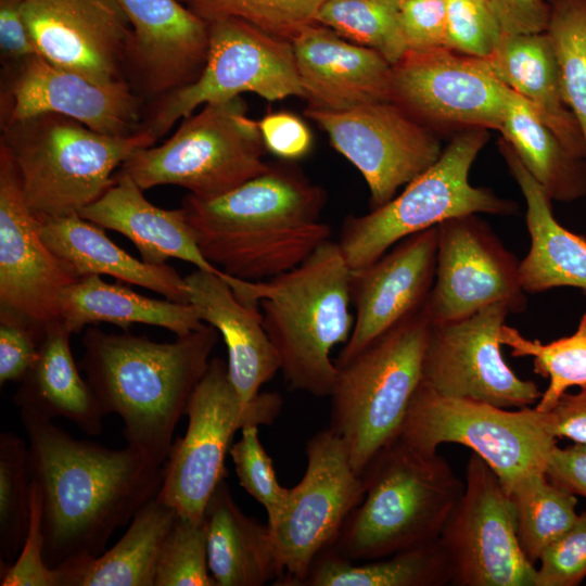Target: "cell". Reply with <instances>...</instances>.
<instances>
[{
  "label": "cell",
  "mask_w": 586,
  "mask_h": 586,
  "mask_svg": "<svg viewBox=\"0 0 586 586\" xmlns=\"http://www.w3.org/2000/svg\"><path fill=\"white\" fill-rule=\"evenodd\" d=\"M20 416L30 480L42 498L46 563L100 556L114 532L157 496L165 463L132 445L106 448L72 437L52 420Z\"/></svg>",
  "instance_id": "obj_1"
},
{
  "label": "cell",
  "mask_w": 586,
  "mask_h": 586,
  "mask_svg": "<svg viewBox=\"0 0 586 586\" xmlns=\"http://www.w3.org/2000/svg\"><path fill=\"white\" fill-rule=\"evenodd\" d=\"M323 188L291 165L270 168L214 199L188 194L187 220L205 258L226 275L262 281L300 266L330 240Z\"/></svg>",
  "instance_id": "obj_2"
},
{
  "label": "cell",
  "mask_w": 586,
  "mask_h": 586,
  "mask_svg": "<svg viewBox=\"0 0 586 586\" xmlns=\"http://www.w3.org/2000/svg\"><path fill=\"white\" fill-rule=\"evenodd\" d=\"M218 335L207 323L167 343L89 328L79 366L105 416L120 417L127 444L165 463L176 425L208 368Z\"/></svg>",
  "instance_id": "obj_3"
},
{
  "label": "cell",
  "mask_w": 586,
  "mask_h": 586,
  "mask_svg": "<svg viewBox=\"0 0 586 586\" xmlns=\"http://www.w3.org/2000/svg\"><path fill=\"white\" fill-rule=\"evenodd\" d=\"M351 277L337 242L329 240L294 269L240 280L233 290L242 302L258 305L290 388L331 395L336 367L330 354L348 341L354 326Z\"/></svg>",
  "instance_id": "obj_4"
},
{
  "label": "cell",
  "mask_w": 586,
  "mask_h": 586,
  "mask_svg": "<svg viewBox=\"0 0 586 586\" xmlns=\"http://www.w3.org/2000/svg\"><path fill=\"white\" fill-rule=\"evenodd\" d=\"M365 496L331 548L367 561L438 539L464 484L448 461L399 436L384 446L361 475Z\"/></svg>",
  "instance_id": "obj_5"
},
{
  "label": "cell",
  "mask_w": 586,
  "mask_h": 586,
  "mask_svg": "<svg viewBox=\"0 0 586 586\" xmlns=\"http://www.w3.org/2000/svg\"><path fill=\"white\" fill-rule=\"evenodd\" d=\"M156 139L146 130L116 137L53 113L2 125L0 145L12 157L30 208L40 218L79 214L115 182L114 171Z\"/></svg>",
  "instance_id": "obj_6"
},
{
  "label": "cell",
  "mask_w": 586,
  "mask_h": 586,
  "mask_svg": "<svg viewBox=\"0 0 586 586\" xmlns=\"http://www.w3.org/2000/svg\"><path fill=\"white\" fill-rule=\"evenodd\" d=\"M430 329L422 307L335 365L329 429L344 443L359 476L400 431L422 380Z\"/></svg>",
  "instance_id": "obj_7"
},
{
  "label": "cell",
  "mask_w": 586,
  "mask_h": 586,
  "mask_svg": "<svg viewBox=\"0 0 586 586\" xmlns=\"http://www.w3.org/2000/svg\"><path fill=\"white\" fill-rule=\"evenodd\" d=\"M488 139L484 128L457 132L440 158L398 195L365 215L347 216L337 244L349 268H364L400 240L454 217L514 215V201L469 181L471 166Z\"/></svg>",
  "instance_id": "obj_8"
},
{
  "label": "cell",
  "mask_w": 586,
  "mask_h": 586,
  "mask_svg": "<svg viewBox=\"0 0 586 586\" xmlns=\"http://www.w3.org/2000/svg\"><path fill=\"white\" fill-rule=\"evenodd\" d=\"M258 122L242 98L207 103L183 118L161 145L135 151L119 167L143 191L174 184L199 199H214L266 173Z\"/></svg>",
  "instance_id": "obj_9"
},
{
  "label": "cell",
  "mask_w": 586,
  "mask_h": 586,
  "mask_svg": "<svg viewBox=\"0 0 586 586\" xmlns=\"http://www.w3.org/2000/svg\"><path fill=\"white\" fill-rule=\"evenodd\" d=\"M397 436L425 453H436L445 443L471 448L495 471L505 491L531 473L545 471L558 440L546 411L446 397L422 383Z\"/></svg>",
  "instance_id": "obj_10"
},
{
  "label": "cell",
  "mask_w": 586,
  "mask_h": 586,
  "mask_svg": "<svg viewBox=\"0 0 586 586\" xmlns=\"http://www.w3.org/2000/svg\"><path fill=\"white\" fill-rule=\"evenodd\" d=\"M277 393L240 400L221 358H212L187 406L188 428L173 443L157 494L178 514L202 521L209 498L225 480V458L234 433L246 425L271 424L280 412Z\"/></svg>",
  "instance_id": "obj_11"
},
{
  "label": "cell",
  "mask_w": 586,
  "mask_h": 586,
  "mask_svg": "<svg viewBox=\"0 0 586 586\" xmlns=\"http://www.w3.org/2000/svg\"><path fill=\"white\" fill-rule=\"evenodd\" d=\"M267 101L304 99L292 41L237 18L209 24L205 67L192 84L156 99L143 115L141 130L156 140L200 105L227 101L241 93Z\"/></svg>",
  "instance_id": "obj_12"
},
{
  "label": "cell",
  "mask_w": 586,
  "mask_h": 586,
  "mask_svg": "<svg viewBox=\"0 0 586 586\" xmlns=\"http://www.w3.org/2000/svg\"><path fill=\"white\" fill-rule=\"evenodd\" d=\"M307 464L286 502L268 523L283 575L275 585L302 586L316 558L335 542L344 522L365 496L361 476L346 447L330 429L306 445Z\"/></svg>",
  "instance_id": "obj_13"
},
{
  "label": "cell",
  "mask_w": 586,
  "mask_h": 586,
  "mask_svg": "<svg viewBox=\"0 0 586 586\" xmlns=\"http://www.w3.org/2000/svg\"><path fill=\"white\" fill-rule=\"evenodd\" d=\"M455 586H535L536 565L522 551L513 511L495 471L476 454L463 492L438 537Z\"/></svg>",
  "instance_id": "obj_14"
},
{
  "label": "cell",
  "mask_w": 586,
  "mask_h": 586,
  "mask_svg": "<svg viewBox=\"0 0 586 586\" xmlns=\"http://www.w3.org/2000/svg\"><path fill=\"white\" fill-rule=\"evenodd\" d=\"M305 115L361 174L369 189L370 211L391 201L444 150L436 131L392 101L340 112L307 107Z\"/></svg>",
  "instance_id": "obj_15"
},
{
  "label": "cell",
  "mask_w": 586,
  "mask_h": 586,
  "mask_svg": "<svg viewBox=\"0 0 586 586\" xmlns=\"http://www.w3.org/2000/svg\"><path fill=\"white\" fill-rule=\"evenodd\" d=\"M505 95L486 59L447 48L408 50L392 65L391 101L436 132L499 130Z\"/></svg>",
  "instance_id": "obj_16"
},
{
  "label": "cell",
  "mask_w": 586,
  "mask_h": 586,
  "mask_svg": "<svg viewBox=\"0 0 586 586\" xmlns=\"http://www.w3.org/2000/svg\"><path fill=\"white\" fill-rule=\"evenodd\" d=\"M476 215L437 225L435 281L423 306L431 324L461 320L497 303L512 314L527 306L520 260Z\"/></svg>",
  "instance_id": "obj_17"
},
{
  "label": "cell",
  "mask_w": 586,
  "mask_h": 586,
  "mask_svg": "<svg viewBox=\"0 0 586 586\" xmlns=\"http://www.w3.org/2000/svg\"><path fill=\"white\" fill-rule=\"evenodd\" d=\"M510 310L497 303L461 320L431 324L421 383L454 398L484 402L500 408L536 404L543 392L519 378L500 351V331Z\"/></svg>",
  "instance_id": "obj_18"
},
{
  "label": "cell",
  "mask_w": 586,
  "mask_h": 586,
  "mask_svg": "<svg viewBox=\"0 0 586 586\" xmlns=\"http://www.w3.org/2000/svg\"><path fill=\"white\" fill-rule=\"evenodd\" d=\"M40 235V219L30 208L15 164L0 145V308L37 327L61 319L60 295L79 279Z\"/></svg>",
  "instance_id": "obj_19"
},
{
  "label": "cell",
  "mask_w": 586,
  "mask_h": 586,
  "mask_svg": "<svg viewBox=\"0 0 586 586\" xmlns=\"http://www.w3.org/2000/svg\"><path fill=\"white\" fill-rule=\"evenodd\" d=\"M9 71L1 97L2 125L53 113L109 136L125 137L141 130L144 99L127 80L99 84L39 54L10 65Z\"/></svg>",
  "instance_id": "obj_20"
},
{
  "label": "cell",
  "mask_w": 586,
  "mask_h": 586,
  "mask_svg": "<svg viewBox=\"0 0 586 586\" xmlns=\"http://www.w3.org/2000/svg\"><path fill=\"white\" fill-rule=\"evenodd\" d=\"M39 55L99 84L125 78L130 23L116 0H25Z\"/></svg>",
  "instance_id": "obj_21"
},
{
  "label": "cell",
  "mask_w": 586,
  "mask_h": 586,
  "mask_svg": "<svg viewBox=\"0 0 586 586\" xmlns=\"http://www.w3.org/2000/svg\"><path fill=\"white\" fill-rule=\"evenodd\" d=\"M131 26L125 78L144 100L195 81L208 54L209 24L178 0H116Z\"/></svg>",
  "instance_id": "obj_22"
},
{
  "label": "cell",
  "mask_w": 586,
  "mask_h": 586,
  "mask_svg": "<svg viewBox=\"0 0 586 586\" xmlns=\"http://www.w3.org/2000/svg\"><path fill=\"white\" fill-rule=\"evenodd\" d=\"M436 260L437 226L400 240L373 263L352 270L356 316L335 365L424 306L435 281Z\"/></svg>",
  "instance_id": "obj_23"
},
{
  "label": "cell",
  "mask_w": 586,
  "mask_h": 586,
  "mask_svg": "<svg viewBox=\"0 0 586 586\" xmlns=\"http://www.w3.org/2000/svg\"><path fill=\"white\" fill-rule=\"evenodd\" d=\"M292 46L308 107L340 112L391 101L392 64L378 51L317 22Z\"/></svg>",
  "instance_id": "obj_24"
},
{
  "label": "cell",
  "mask_w": 586,
  "mask_h": 586,
  "mask_svg": "<svg viewBox=\"0 0 586 586\" xmlns=\"http://www.w3.org/2000/svg\"><path fill=\"white\" fill-rule=\"evenodd\" d=\"M189 303L202 321L222 336L228 352V374L243 405L280 370V360L263 324L258 305L242 302L226 278L195 269L184 277Z\"/></svg>",
  "instance_id": "obj_25"
},
{
  "label": "cell",
  "mask_w": 586,
  "mask_h": 586,
  "mask_svg": "<svg viewBox=\"0 0 586 586\" xmlns=\"http://www.w3.org/2000/svg\"><path fill=\"white\" fill-rule=\"evenodd\" d=\"M114 179L102 196L79 212L80 217L128 238L145 263L162 265L168 258L181 259L233 285L237 278L222 272L202 254L182 207H157L129 176L117 173Z\"/></svg>",
  "instance_id": "obj_26"
},
{
  "label": "cell",
  "mask_w": 586,
  "mask_h": 586,
  "mask_svg": "<svg viewBox=\"0 0 586 586\" xmlns=\"http://www.w3.org/2000/svg\"><path fill=\"white\" fill-rule=\"evenodd\" d=\"M497 145L526 204L525 224L531 245L520 260L523 290L536 294L571 286L586 293V239L568 230L556 219L551 200L510 144L500 138Z\"/></svg>",
  "instance_id": "obj_27"
},
{
  "label": "cell",
  "mask_w": 586,
  "mask_h": 586,
  "mask_svg": "<svg viewBox=\"0 0 586 586\" xmlns=\"http://www.w3.org/2000/svg\"><path fill=\"white\" fill-rule=\"evenodd\" d=\"M486 61L498 80L526 100L573 155L586 160L584 136L564 100L555 50L546 31L504 33Z\"/></svg>",
  "instance_id": "obj_28"
},
{
  "label": "cell",
  "mask_w": 586,
  "mask_h": 586,
  "mask_svg": "<svg viewBox=\"0 0 586 586\" xmlns=\"http://www.w3.org/2000/svg\"><path fill=\"white\" fill-rule=\"evenodd\" d=\"M71 334L61 319L46 326L38 356L12 400L20 410L48 420L68 419L85 433L97 436L102 433L105 413L74 361Z\"/></svg>",
  "instance_id": "obj_29"
},
{
  "label": "cell",
  "mask_w": 586,
  "mask_h": 586,
  "mask_svg": "<svg viewBox=\"0 0 586 586\" xmlns=\"http://www.w3.org/2000/svg\"><path fill=\"white\" fill-rule=\"evenodd\" d=\"M39 219L44 243L79 277L106 275L156 292L169 301L190 304L184 277L167 264H149L129 255L105 234L104 228L78 214Z\"/></svg>",
  "instance_id": "obj_30"
},
{
  "label": "cell",
  "mask_w": 586,
  "mask_h": 586,
  "mask_svg": "<svg viewBox=\"0 0 586 586\" xmlns=\"http://www.w3.org/2000/svg\"><path fill=\"white\" fill-rule=\"evenodd\" d=\"M208 566L217 586L275 585L283 575L268 523L243 513L222 480L204 511Z\"/></svg>",
  "instance_id": "obj_31"
},
{
  "label": "cell",
  "mask_w": 586,
  "mask_h": 586,
  "mask_svg": "<svg viewBox=\"0 0 586 586\" xmlns=\"http://www.w3.org/2000/svg\"><path fill=\"white\" fill-rule=\"evenodd\" d=\"M176 515L155 496L138 510L111 549L53 568L58 586H154L160 552Z\"/></svg>",
  "instance_id": "obj_32"
},
{
  "label": "cell",
  "mask_w": 586,
  "mask_h": 586,
  "mask_svg": "<svg viewBox=\"0 0 586 586\" xmlns=\"http://www.w3.org/2000/svg\"><path fill=\"white\" fill-rule=\"evenodd\" d=\"M59 303L61 320L72 333L87 324L109 322L125 331L132 323L156 326L180 336L205 324L191 304L151 298L97 275L80 277L65 288Z\"/></svg>",
  "instance_id": "obj_33"
},
{
  "label": "cell",
  "mask_w": 586,
  "mask_h": 586,
  "mask_svg": "<svg viewBox=\"0 0 586 586\" xmlns=\"http://www.w3.org/2000/svg\"><path fill=\"white\" fill-rule=\"evenodd\" d=\"M498 131L551 201L586 195V160L573 155L533 106L507 87Z\"/></svg>",
  "instance_id": "obj_34"
},
{
  "label": "cell",
  "mask_w": 586,
  "mask_h": 586,
  "mask_svg": "<svg viewBox=\"0 0 586 586\" xmlns=\"http://www.w3.org/2000/svg\"><path fill=\"white\" fill-rule=\"evenodd\" d=\"M450 583L448 559L436 539L361 563L329 547L316 558L302 586H444Z\"/></svg>",
  "instance_id": "obj_35"
},
{
  "label": "cell",
  "mask_w": 586,
  "mask_h": 586,
  "mask_svg": "<svg viewBox=\"0 0 586 586\" xmlns=\"http://www.w3.org/2000/svg\"><path fill=\"white\" fill-rule=\"evenodd\" d=\"M505 492L513 511L520 547L535 564L576 522L577 498L549 480L545 471L524 476Z\"/></svg>",
  "instance_id": "obj_36"
},
{
  "label": "cell",
  "mask_w": 586,
  "mask_h": 586,
  "mask_svg": "<svg viewBox=\"0 0 586 586\" xmlns=\"http://www.w3.org/2000/svg\"><path fill=\"white\" fill-rule=\"evenodd\" d=\"M499 340L511 348L513 357H533L534 372L549 379L548 387L536 403L537 410H549L572 386L586 387V311L574 333L549 343L528 340L506 323Z\"/></svg>",
  "instance_id": "obj_37"
},
{
  "label": "cell",
  "mask_w": 586,
  "mask_h": 586,
  "mask_svg": "<svg viewBox=\"0 0 586 586\" xmlns=\"http://www.w3.org/2000/svg\"><path fill=\"white\" fill-rule=\"evenodd\" d=\"M397 3L398 0H324L316 21L351 42L378 51L393 65L407 51Z\"/></svg>",
  "instance_id": "obj_38"
},
{
  "label": "cell",
  "mask_w": 586,
  "mask_h": 586,
  "mask_svg": "<svg viewBox=\"0 0 586 586\" xmlns=\"http://www.w3.org/2000/svg\"><path fill=\"white\" fill-rule=\"evenodd\" d=\"M548 34L562 91L582 129L586 146V0H546Z\"/></svg>",
  "instance_id": "obj_39"
},
{
  "label": "cell",
  "mask_w": 586,
  "mask_h": 586,
  "mask_svg": "<svg viewBox=\"0 0 586 586\" xmlns=\"http://www.w3.org/2000/svg\"><path fill=\"white\" fill-rule=\"evenodd\" d=\"M28 446L20 436L0 434V558L10 564L18 556L29 524Z\"/></svg>",
  "instance_id": "obj_40"
},
{
  "label": "cell",
  "mask_w": 586,
  "mask_h": 586,
  "mask_svg": "<svg viewBox=\"0 0 586 586\" xmlns=\"http://www.w3.org/2000/svg\"><path fill=\"white\" fill-rule=\"evenodd\" d=\"M211 24L237 18L289 41L316 23L324 0H178Z\"/></svg>",
  "instance_id": "obj_41"
},
{
  "label": "cell",
  "mask_w": 586,
  "mask_h": 586,
  "mask_svg": "<svg viewBox=\"0 0 586 586\" xmlns=\"http://www.w3.org/2000/svg\"><path fill=\"white\" fill-rule=\"evenodd\" d=\"M154 586H217L208 566L204 518L177 513L160 552Z\"/></svg>",
  "instance_id": "obj_42"
},
{
  "label": "cell",
  "mask_w": 586,
  "mask_h": 586,
  "mask_svg": "<svg viewBox=\"0 0 586 586\" xmlns=\"http://www.w3.org/2000/svg\"><path fill=\"white\" fill-rule=\"evenodd\" d=\"M242 436L230 447L240 485L266 510L271 523L284 507L289 489L280 485L272 459L264 449L257 425L241 429Z\"/></svg>",
  "instance_id": "obj_43"
},
{
  "label": "cell",
  "mask_w": 586,
  "mask_h": 586,
  "mask_svg": "<svg viewBox=\"0 0 586 586\" xmlns=\"http://www.w3.org/2000/svg\"><path fill=\"white\" fill-rule=\"evenodd\" d=\"M445 48L470 56L486 59L497 47L504 31L486 0H445Z\"/></svg>",
  "instance_id": "obj_44"
},
{
  "label": "cell",
  "mask_w": 586,
  "mask_h": 586,
  "mask_svg": "<svg viewBox=\"0 0 586 586\" xmlns=\"http://www.w3.org/2000/svg\"><path fill=\"white\" fill-rule=\"evenodd\" d=\"M29 524L17 558L1 563V586H58L56 575L43 557L42 498L38 485L30 480Z\"/></svg>",
  "instance_id": "obj_45"
},
{
  "label": "cell",
  "mask_w": 586,
  "mask_h": 586,
  "mask_svg": "<svg viewBox=\"0 0 586 586\" xmlns=\"http://www.w3.org/2000/svg\"><path fill=\"white\" fill-rule=\"evenodd\" d=\"M538 561L535 586H576L586 578V511Z\"/></svg>",
  "instance_id": "obj_46"
},
{
  "label": "cell",
  "mask_w": 586,
  "mask_h": 586,
  "mask_svg": "<svg viewBox=\"0 0 586 586\" xmlns=\"http://www.w3.org/2000/svg\"><path fill=\"white\" fill-rule=\"evenodd\" d=\"M44 329L0 308V384L20 382L34 365Z\"/></svg>",
  "instance_id": "obj_47"
},
{
  "label": "cell",
  "mask_w": 586,
  "mask_h": 586,
  "mask_svg": "<svg viewBox=\"0 0 586 586\" xmlns=\"http://www.w3.org/2000/svg\"><path fill=\"white\" fill-rule=\"evenodd\" d=\"M397 11L407 51L445 48V0H398Z\"/></svg>",
  "instance_id": "obj_48"
},
{
  "label": "cell",
  "mask_w": 586,
  "mask_h": 586,
  "mask_svg": "<svg viewBox=\"0 0 586 586\" xmlns=\"http://www.w3.org/2000/svg\"><path fill=\"white\" fill-rule=\"evenodd\" d=\"M258 126L266 150L282 160H298L311 148L310 130L295 114L270 113L258 120Z\"/></svg>",
  "instance_id": "obj_49"
},
{
  "label": "cell",
  "mask_w": 586,
  "mask_h": 586,
  "mask_svg": "<svg viewBox=\"0 0 586 586\" xmlns=\"http://www.w3.org/2000/svg\"><path fill=\"white\" fill-rule=\"evenodd\" d=\"M25 0H0V50L4 64L39 54L27 29L23 4Z\"/></svg>",
  "instance_id": "obj_50"
},
{
  "label": "cell",
  "mask_w": 586,
  "mask_h": 586,
  "mask_svg": "<svg viewBox=\"0 0 586 586\" xmlns=\"http://www.w3.org/2000/svg\"><path fill=\"white\" fill-rule=\"evenodd\" d=\"M505 34L546 31L549 5L546 0H486Z\"/></svg>",
  "instance_id": "obj_51"
},
{
  "label": "cell",
  "mask_w": 586,
  "mask_h": 586,
  "mask_svg": "<svg viewBox=\"0 0 586 586\" xmlns=\"http://www.w3.org/2000/svg\"><path fill=\"white\" fill-rule=\"evenodd\" d=\"M546 415L555 437L586 445V387L564 392Z\"/></svg>",
  "instance_id": "obj_52"
},
{
  "label": "cell",
  "mask_w": 586,
  "mask_h": 586,
  "mask_svg": "<svg viewBox=\"0 0 586 586\" xmlns=\"http://www.w3.org/2000/svg\"><path fill=\"white\" fill-rule=\"evenodd\" d=\"M546 475L553 483L573 495L586 498V445L574 443L552 449L545 469Z\"/></svg>",
  "instance_id": "obj_53"
}]
</instances>
